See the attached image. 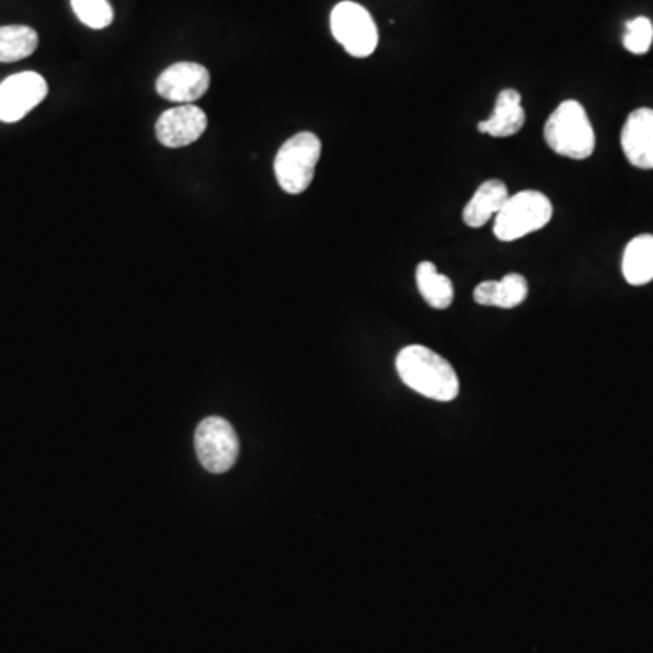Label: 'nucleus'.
<instances>
[{
    "mask_svg": "<svg viewBox=\"0 0 653 653\" xmlns=\"http://www.w3.org/2000/svg\"><path fill=\"white\" fill-rule=\"evenodd\" d=\"M71 10L90 30H106L115 21V10L110 0H71Z\"/></svg>",
    "mask_w": 653,
    "mask_h": 653,
    "instance_id": "17",
    "label": "nucleus"
},
{
    "mask_svg": "<svg viewBox=\"0 0 653 653\" xmlns=\"http://www.w3.org/2000/svg\"><path fill=\"white\" fill-rule=\"evenodd\" d=\"M528 284L523 274L511 273L503 276L500 282L489 279L478 285L474 289L476 303L485 307H501L514 309L527 300Z\"/></svg>",
    "mask_w": 653,
    "mask_h": 653,
    "instance_id": "12",
    "label": "nucleus"
},
{
    "mask_svg": "<svg viewBox=\"0 0 653 653\" xmlns=\"http://www.w3.org/2000/svg\"><path fill=\"white\" fill-rule=\"evenodd\" d=\"M207 115L193 104H180L163 111L154 126V133L163 148H187L206 133Z\"/></svg>",
    "mask_w": 653,
    "mask_h": 653,
    "instance_id": "9",
    "label": "nucleus"
},
{
    "mask_svg": "<svg viewBox=\"0 0 653 653\" xmlns=\"http://www.w3.org/2000/svg\"><path fill=\"white\" fill-rule=\"evenodd\" d=\"M653 43V24L646 16H638L628 22L627 33L622 38L625 48L633 55H644Z\"/></svg>",
    "mask_w": 653,
    "mask_h": 653,
    "instance_id": "18",
    "label": "nucleus"
},
{
    "mask_svg": "<svg viewBox=\"0 0 653 653\" xmlns=\"http://www.w3.org/2000/svg\"><path fill=\"white\" fill-rule=\"evenodd\" d=\"M38 33L26 24L0 26V62L11 64L32 57L37 51Z\"/></svg>",
    "mask_w": 653,
    "mask_h": 653,
    "instance_id": "15",
    "label": "nucleus"
},
{
    "mask_svg": "<svg viewBox=\"0 0 653 653\" xmlns=\"http://www.w3.org/2000/svg\"><path fill=\"white\" fill-rule=\"evenodd\" d=\"M621 146L628 162L639 169H653V110L641 107L628 116Z\"/></svg>",
    "mask_w": 653,
    "mask_h": 653,
    "instance_id": "10",
    "label": "nucleus"
},
{
    "mask_svg": "<svg viewBox=\"0 0 653 653\" xmlns=\"http://www.w3.org/2000/svg\"><path fill=\"white\" fill-rule=\"evenodd\" d=\"M525 121L527 116L522 106V95L519 91L508 88L497 95L494 113L478 124V131L495 138L512 137L522 131Z\"/></svg>",
    "mask_w": 653,
    "mask_h": 653,
    "instance_id": "11",
    "label": "nucleus"
},
{
    "mask_svg": "<svg viewBox=\"0 0 653 653\" xmlns=\"http://www.w3.org/2000/svg\"><path fill=\"white\" fill-rule=\"evenodd\" d=\"M332 37L351 57L365 58L375 54L380 33L375 19L364 5L343 0L331 11Z\"/></svg>",
    "mask_w": 653,
    "mask_h": 653,
    "instance_id": "5",
    "label": "nucleus"
},
{
    "mask_svg": "<svg viewBox=\"0 0 653 653\" xmlns=\"http://www.w3.org/2000/svg\"><path fill=\"white\" fill-rule=\"evenodd\" d=\"M508 201V187L501 180H486L476 190L474 196L463 209V221L472 229L485 226L492 217H497Z\"/></svg>",
    "mask_w": 653,
    "mask_h": 653,
    "instance_id": "13",
    "label": "nucleus"
},
{
    "mask_svg": "<svg viewBox=\"0 0 653 653\" xmlns=\"http://www.w3.org/2000/svg\"><path fill=\"white\" fill-rule=\"evenodd\" d=\"M622 274L630 285H646L653 279V234H641L628 243L622 254Z\"/></svg>",
    "mask_w": 653,
    "mask_h": 653,
    "instance_id": "14",
    "label": "nucleus"
},
{
    "mask_svg": "<svg viewBox=\"0 0 653 653\" xmlns=\"http://www.w3.org/2000/svg\"><path fill=\"white\" fill-rule=\"evenodd\" d=\"M48 96V82L35 71L11 75L0 82V122L15 124Z\"/></svg>",
    "mask_w": 653,
    "mask_h": 653,
    "instance_id": "7",
    "label": "nucleus"
},
{
    "mask_svg": "<svg viewBox=\"0 0 653 653\" xmlns=\"http://www.w3.org/2000/svg\"><path fill=\"white\" fill-rule=\"evenodd\" d=\"M322 157V140L311 131L296 133L285 140L274 159V174L279 187L289 195H300L312 184Z\"/></svg>",
    "mask_w": 653,
    "mask_h": 653,
    "instance_id": "3",
    "label": "nucleus"
},
{
    "mask_svg": "<svg viewBox=\"0 0 653 653\" xmlns=\"http://www.w3.org/2000/svg\"><path fill=\"white\" fill-rule=\"evenodd\" d=\"M211 85V73L196 62H176L163 69L157 79V93L165 101L193 104L206 95Z\"/></svg>",
    "mask_w": 653,
    "mask_h": 653,
    "instance_id": "8",
    "label": "nucleus"
},
{
    "mask_svg": "<svg viewBox=\"0 0 653 653\" xmlns=\"http://www.w3.org/2000/svg\"><path fill=\"white\" fill-rule=\"evenodd\" d=\"M545 142L564 159H588L596 149V133L585 107L577 101L561 102L545 124Z\"/></svg>",
    "mask_w": 653,
    "mask_h": 653,
    "instance_id": "2",
    "label": "nucleus"
},
{
    "mask_svg": "<svg viewBox=\"0 0 653 653\" xmlns=\"http://www.w3.org/2000/svg\"><path fill=\"white\" fill-rule=\"evenodd\" d=\"M195 448L204 469L213 474H224L237 463L240 443L231 423L213 416L196 427Z\"/></svg>",
    "mask_w": 653,
    "mask_h": 653,
    "instance_id": "6",
    "label": "nucleus"
},
{
    "mask_svg": "<svg viewBox=\"0 0 653 653\" xmlns=\"http://www.w3.org/2000/svg\"><path fill=\"white\" fill-rule=\"evenodd\" d=\"M396 369L401 381L417 394L434 401H452L459 394V380L447 359L423 345L401 348L396 358Z\"/></svg>",
    "mask_w": 653,
    "mask_h": 653,
    "instance_id": "1",
    "label": "nucleus"
},
{
    "mask_svg": "<svg viewBox=\"0 0 653 653\" xmlns=\"http://www.w3.org/2000/svg\"><path fill=\"white\" fill-rule=\"evenodd\" d=\"M416 284L423 300L433 309H447L452 306V279L439 273L433 262H422L417 265Z\"/></svg>",
    "mask_w": 653,
    "mask_h": 653,
    "instance_id": "16",
    "label": "nucleus"
},
{
    "mask_svg": "<svg viewBox=\"0 0 653 653\" xmlns=\"http://www.w3.org/2000/svg\"><path fill=\"white\" fill-rule=\"evenodd\" d=\"M550 198L539 191H522L508 196L500 215L495 217L494 234L501 242H516L530 232L539 231L552 220Z\"/></svg>",
    "mask_w": 653,
    "mask_h": 653,
    "instance_id": "4",
    "label": "nucleus"
}]
</instances>
